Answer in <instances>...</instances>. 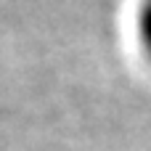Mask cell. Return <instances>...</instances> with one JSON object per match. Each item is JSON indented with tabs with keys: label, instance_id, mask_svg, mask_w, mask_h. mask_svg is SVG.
<instances>
[{
	"label": "cell",
	"instance_id": "6da1fadb",
	"mask_svg": "<svg viewBox=\"0 0 151 151\" xmlns=\"http://www.w3.org/2000/svg\"><path fill=\"white\" fill-rule=\"evenodd\" d=\"M135 40L151 61V0H141L135 8Z\"/></svg>",
	"mask_w": 151,
	"mask_h": 151
}]
</instances>
